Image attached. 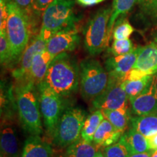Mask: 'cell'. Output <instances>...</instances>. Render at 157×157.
<instances>
[{
	"label": "cell",
	"instance_id": "obj_1",
	"mask_svg": "<svg viewBox=\"0 0 157 157\" xmlns=\"http://www.w3.org/2000/svg\"><path fill=\"white\" fill-rule=\"evenodd\" d=\"M17 113L23 129L30 135L43 132L38 87L29 80H17L14 87Z\"/></svg>",
	"mask_w": 157,
	"mask_h": 157
},
{
	"label": "cell",
	"instance_id": "obj_2",
	"mask_svg": "<svg viewBox=\"0 0 157 157\" xmlns=\"http://www.w3.org/2000/svg\"><path fill=\"white\" fill-rule=\"evenodd\" d=\"M40 84L63 97L71 95L77 90L79 84V66L67 52L58 55L51 62Z\"/></svg>",
	"mask_w": 157,
	"mask_h": 157
},
{
	"label": "cell",
	"instance_id": "obj_3",
	"mask_svg": "<svg viewBox=\"0 0 157 157\" xmlns=\"http://www.w3.org/2000/svg\"><path fill=\"white\" fill-rule=\"evenodd\" d=\"M7 35L11 48L10 67H15L30 41V19L13 0H8Z\"/></svg>",
	"mask_w": 157,
	"mask_h": 157
},
{
	"label": "cell",
	"instance_id": "obj_4",
	"mask_svg": "<svg viewBox=\"0 0 157 157\" xmlns=\"http://www.w3.org/2000/svg\"><path fill=\"white\" fill-rule=\"evenodd\" d=\"M87 112L79 106H66L60 118L52 138V144L60 148H67L82 138V131Z\"/></svg>",
	"mask_w": 157,
	"mask_h": 157
},
{
	"label": "cell",
	"instance_id": "obj_5",
	"mask_svg": "<svg viewBox=\"0 0 157 157\" xmlns=\"http://www.w3.org/2000/svg\"><path fill=\"white\" fill-rule=\"evenodd\" d=\"M110 76L98 60L88 58L79 64V87L82 98L93 101L106 90Z\"/></svg>",
	"mask_w": 157,
	"mask_h": 157
},
{
	"label": "cell",
	"instance_id": "obj_6",
	"mask_svg": "<svg viewBox=\"0 0 157 157\" xmlns=\"http://www.w3.org/2000/svg\"><path fill=\"white\" fill-rule=\"evenodd\" d=\"M72 0H55L42 13V21L39 34L48 42L56 33L75 25Z\"/></svg>",
	"mask_w": 157,
	"mask_h": 157
},
{
	"label": "cell",
	"instance_id": "obj_7",
	"mask_svg": "<svg viewBox=\"0 0 157 157\" xmlns=\"http://www.w3.org/2000/svg\"><path fill=\"white\" fill-rule=\"evenodd\" d=\"M111 14L110 7L99 10L89 20L84 29V48L91 56L101 53L109 46L108 25Z\"/></svg>",
	"mask_w": 157,
	"mask_h": 157
},
{
	"label": "cell",
	"instance_id": "obj_8",
	"mask_svg": "<svg viewBox=\"0 0 157 157\" xmlns=\"http://www.w3.org/2000/svg\"><path fill=\"white\" fill-rule=\"evenodd\" d=\"M39 105L47 134L52 137L65 108L63 96L42 84L38 86Z\"/></svg>",
	"mask_w": 157,
	"mask_h": 157
},
{
	"label": "cell",
	"instance_id": "obj_9",
	"mask_svg": "<svg viewBox=\"0 0 157 157\" xmlns=\"http://www.w3.org/2000/svg\"><path fill=\"white\" fill-rule=\"evenodd\" d=\"M129 99L123 87V81L110 77L106 90L91 102L95 110H119L129 107Z\"/></svg>",
	"mask_w": 157,
	"mask_h": 157
},
{
	"label": "cell",
	"instance_id": "obj_10",
	"mask_svg": "<svg viewBox=\"0 0 157 157\" xmlns=\"http://www.w3.org/2000/svg\"><path fill=\"white\" fill-rule=\"evenodd\" d=\"M157 73V42L151 43L141 48L134 67L124 78L137 79Z\"/></svg>",
	"mask_w": 157,
	"mask_h": 157
},
{
	"label": "cell",
	"instance_id": "obj_11",
	"mask_svg": "<svg viewBox=\"0 0 157 157\" xmlns=\"http://www.w3.org/2000/svg\"><path fill=\"white\" fill-rule=\"evenodd\" d=\"M80 42V36L76 25L56 33L47 42L46 50L56 57L64 52L73 51Z\"/></svg>",
	"mask_w": 157,
	"mask_h": 157
},
{
	"label": "cell",
	"instance_id": "obj_12",
	"mask_svg": "<svg viewBox=\"0 0 157 157\" xmlns=\"http://www.w3.org/2000/svg\"><path fill=\"white\" fill-rule=\"evenodd\" d=\"M47 41L38 34L30 39L28 45L21 57L19 63L12 72V75L16 81L25 77L29 73L34 57L37 54L46 50Z\"/></svg>",
	"mask_w": 157,
	"mask_h": 157
},
{
	"label": "cell",
	"instance_id": "obj_13",
	"mask_svg": "<svg viewBox=\"0 0 157 157\" xmlns=\"http://www.w3.org/2000/svg\"><path fill=\"white\" fill-rule=\"evenodd\" d=\"M142 48H136L128 54L110 57L105 60V68L111 78L121 80L132 69Z\"/></svg>",
	"mask_w": 157,
	"mask_h": 157
},
{
	"label": "cell",
	"instance_id": "obj_14",
	"mask_svg": "<svg viewBox=\"0 0 157 157\" xmlns=\"http://www.w3.org/2000/svg\"><path fill=\"white\" fill-rule=\"evenodd\" d=\"M1 156L3 157H21L17 130L13 119H2L0 132Z\"/></svg>",
	"mask_w": 157,
	"mask_h": 157
},
{
	"label": "cell",
	"instance_id": "obj_15",
	"mask_svg": "<svg viewBox=\"0 0 157 157\" xmlns=\"http://www.w3.org/2000/svg\"><path fill=\"white\" fill-rule=\"evenodd\" d=\"M131 111L135 116L147 115L157 111V83L156 76L140 95L129 101Z\"/></svg>",
	"mask_w": 157,
	"mask_h": 157
},
{
	"label": "cell",
	"instance_id": "obj_16",
	"mask_svg": "<svg viewBox=\"0 0 157 157\" xmlns=\"http://www.w3.org/2000/svg\"><path fill=\"white\" fill-rule=\"evenodd\" d=\"M53 59L54 57L47 50L37 54L34 57L28 74L23 78L33 82L38 87L44 80Z\"/></svg>",
	"mask_w": 157,
	"mask_h": 157
},
{
	"label": "cell",
	"instance_id": "obj_17",
	"mask_svg": "<svg viewBox=\"0 0 157 157\" xmlns=\"http://www.w3.org/2000/svg\"><path fill=\"white\" fill-rule=\"evenodd\" d=\"M53 148L39 135H30L24 143L21 157H52Z\"/></svg>",
	"mask_w": 157,
	"mask_h": 157
},
{
	"label": "cell",
	"instance_id": "obj_18",
	"mask_svg": "<svg viewBox=\"0 0 157 157\" xmlns=\"http://www.w3.org/2000/svg\"><path fill=\"white\" fill-rule=\"evenodd\" d=\"M124 133L115 128L112 124L104 118L94 135L93 143L99 147L105 148L117 143Z\"/></svg>",
	"mask_w": 157,
	"mask_h": 157
},
{
	"label": "cell",
	"instance_id": "obj_19",
	"mask_svg": "<svg viewBox=\"0 0 157 157\" xmlns=\"http://www.w3.org/2000/svg\"><path fill=\"white\" fill-rule=\"evenodd\" d=\"M131 127L146 137L157 133V111L147 115L131 117Z\"/></svg>",
	"mask_w": 157,
	"mask_h": 157
},
{
	"label": "cell",
	"instance_id": "obj_20",
	"mask_svg": "<svg viewBox=\"0 0 157 157\" xmlns=\"http://www.w3.org/2000/svg\"><path fill=\"white\" fill-rule=\"evenodd\" d=\"M121 139L125 143L131 154H139L149 151L146 137L130 127L124 133Z\"/></svg>",
	"mask_w": 157,
	"mask_h": 157
},
{
	"label": "cell",
	"instance_id": "obj_21",
	"mask_svg": "<svg viewBox=\"0 0 157 157\" xmlns=\"http://www.w3.org/2000/svg\"><path fill=\"white\" fill-rule=\"evenodd\" d=\"M17 111L14 87L1 82V118L13 119Z\"/></svg>",
	"mask_w": 157,
	"mask_h": 157
},
{
	"label": "cell",
	"instance_id": "obj_22",
	"mask_svg": "<svg viewBox=\"0 0 157 157\" xmlns=\"http://www.w3.org/2000/svg\"><path fill=\"white\" fill-rule=\"evenodd\" d=\"M98 149L97 145L80 138L66 148L61 157H95Z\"/></svg>",
	"mask_w": 157,
	"mask_h": 157
},
{
	"label": "cell",
	"instance_id": "obj_23",
	"mask_svg": "<svg viewBox=\"0 0 157 157\" xmlns=\"http://www.w3.org/2000/svg\"><path fill=\"white\" fill-rule=\"evenodd\" d=\"M131 110L129 107L119 110H103L101 111L104 118L109 120L118 130L125 132L131 121Z\"/></svg>",
	"mask_w": 157,
	"mask_h": 157
},
{
	"label": "cell",
	"instance_id": "obj_24",
	"mask_svg": "<svg viewBox=\"0 0 157 157\" xmlns=\"http://www.w3.org/2000/svg\"><path fill=\"white\" fill-rule=\"evenodd\" d=\"M104 119V116L101 110H95L86 118L81 137L88 143H93L94 135L100 124Z\"/></svg>",
	"mask_w": 157,
	"mask_h": 157
},
{
	"label": "cell",
	"instance_id": "obj_25",
	"mask_svg": "<svg viewBox=\"0 0 157 157\" xmlns=\"http://www.w3.org/2000/svg\"><path fill=\"white\" fill-rule=\"evenodd\" d=\"M137 0H113V7L111 9V14L108 25V34L111 40L112 33L118 17L121 15H124L132 8Z\"/></svg>",
	"mask_w": 157,
	"mask_h": 157
},
{
	"label": "cell",
	"instance_id": "obj_26",
	"mask_svg": "<svg viewBox=\"0 0 157 157\" xmlns=\"http://www.w3.org/2000/svg\"><path fill=\"white\" fill-rule=\"evenodd\" d=\"M154 75L146 76L137 79L125 80L123 82V87L125 90L129 101H132L146 89L151 83Z\"/></svg>",
	"mask_w": 157,
	"mask_h": 157
},
{
	"label": "cell",
	"instance_id": "obj_27",
	"mask_svg": "<svg viewBox=\"0 0 157 157\" xmlns=\"http://www.w3.org/2000/svg\"><path fill=\"white\" fill-rule=\"evenodd\" d=\"M11 58V48L7 35V31H0V60H1V64L10 67Z\"/></svg>",
	"mask_w": 157,
	"mask_h": 157
},
{
	"label": "cell",
	"instance_id": "obj_28",
	"mask_svg": "<svg viewBox=\"0 0 157 157\" xmlns=\"http://www.w3.org/2000/svg\"><path fill=\"white\" fill-rule=\"evenodd\" d=\"M135 29L127 19L121 20L115 23L113 31V37L115 40H122L129 39Z\"/></svg>",
	"mask_w": 157,
	"mask_h": 157
},
{
	"label": "cell",
	"instance_id": "obj_29",
	"mask_svg": "<svg viewBox=\"0 0 157 157\" xmlns=\"http://www.w3.org/2000/svg\"><path fill=\"white\" fill-rule=\"evenodd\" d=\"M103 152L105 157H129L131 155L125 143L121 138L115 144L105 147Z\"/></svg>",
	"mask_w": 157,
	"mask_h": 157
},
{
	"label": "cell",
	"instance_id": "obj_30",
	"mask_svg": "<svg viewBox=\"0 0 157 157\" xmlns=\"http://www.w3.org/2000/svg\"><path fill=\"white\" fill-rule=\"evenodd\" d=\"M132 41L129 39L122 40H114L112 46L110 49V52L113 56H119L128 54L134 50Z\"/></svg>",
	"mask_w": 157,
	"mask_h": 157
},
{
	"label": "cell",
	"instance_id": "obj_31",
	"mask_svg": "<svg viewBox=\"0 0 157 157\" xmlns=\"http://www.w3.org/2000/svg\"><path fill=\"white\" fill-rule=\"evenodd\" d=\"M8 15V0H0V31L7 29Z\"/></svg>",
	"mask_w": 157,
	"mask_h": 157
},
{
	"label": "cell",
	"instance_id": "obj_32",
	"mask_svg": "<svg viewBox=\"0 0 157 157\" xmlns=\"http://www.w3.org/2000/svg\"><path fill=\"white\" fill-rule=\"evenodd\" d=\"M13 1L30 19L29 16L33 11V0H13Z\"/></svg>",
	"mask_w": 157,
	"mask_h": 157
},
{
	"label": "cell",
	"instance_id": "obj_33",
	"mask_svg": "<svg viewBox=\"0 0 157 157\" xmlns=\"http://www.w3.org/2000/svg\"><path fill=\"white\" fill-rule=\"evenodd\" d=\"M54 1L55 0H37L36 3L33 7V11L36 15L42 14L47 7Z\"/></svg>",
	"mask_w": 157,
	"mask_h": 157
},
{
	"label": "cell",
	"instance_id": "obj_34",
	"mask_svg": "<svg viewBox=\"0 0 157 157\" xmlns=\"http://www.w3.org/2000/svg\"><path fill=\"white\" fill-rule=\"evenodd\" d=\"M149 150H157V133L151 136L146 137Z\"/></svg>",
	"mask_w": 157,
	"mask_h": 157
},
{
	"label": "cell",
	"instance_id": "obj_35",
	"mask_svg": "<svg viewBox=\"0 0 157 157\" xmlns=\"http://www.w3.org/2000/svg\"><path fill=\"white\" fill-rule=\"evenodd\" d=\"M104 0H76L78 4L82 6H84V7L95 5L96 4L101 3Z\"/></svg>",
	"mask_w": 157,
	"mask_h": 157
},
{
	"label": "cell",
	"instance_id": "obj_36",
	"mask_svg": "<svg viewBox=\"0 0 157 157\" xmlns=\"http://www.w3.org/2000/svg\"><path fill=\"white\" fill-rule=\"evenodd\" d=\"M154 152V150H149L146 152L131 154L129 157H151L153 153Z\"/></svg>",
	"mask_w": 157,
	"mask_h": 157
},
{
	"label": "cell",
	"instance_id": "obj_37",
	"mask_svg": "<svg viewBox=\"0 0 157 157\" xmlns=\"http://www.w3.org/2000/svg\"><path fill=\"white\" fill-rule=\"evenodd\" d=\"M149 5L155 11H157V0H149Z\"/></svg>",
	"mask_w": 157,
	"mask_h": 157
},
{
	"label": "cell",
	"instance_id": "obj_38",
	"mask_svg": "<svg viewBox=\"0 0 157 157\" xmlns=\"http://www.w3.org/2000/svg\"><path fill=\"white\" fill-rule=\"evenodd\" d=\"M95 157H105V155H104L103 152L102 151H98Z\"/></svg>",
	"mask_w": 157,
	"mask_h": 157
},
{
	"label": "cell",
	"instance_id": "obj_39",
	"mask_svg": "<svg viewBox=\"0 0 157 157\" xmlns=\"http://www.w3.org/2000/svg\"><path fill=\"white\" fill-rule=\"evenodd\" d=\"M151 157H157V150L154 151V152L153 153Z\"/></svg>",
	"mask_w": 157,
	"mask_h": 157
},
{
	"label": "cell",
	"instance_id": "obj_40",
	"mask_svg": "<svg viewBox=\"0 0 157 157\" xmlns=\"http://www.w3.org/2000/svg\"><path fill=\"white\" fill-rule=\"evenodd\" d=\"M154 40H155V42H157V32L156 35H155V37H154Z\"/></svg>",
	"mask_w": 157,
	"mask_h": 157
},
{
	"label": "cell",
	"instance_id": "obj_41",
	"mask_svg": "<svg viewBox=\"0 0 157 157\" xmlns=\"http://www.w3.org/2000/svg\"><path fill=\"white\" fill-rule=\"evenodd\" d=\"M37 0H33V7H34V6L35 5V4L36 3Z\"/></svg>",
	"mask_w": 157,
	"mask_h": 157
},
{
	"label": "cell",
	"instance_id": "obj_42",
	"mask_svg": "<svg viewBox=\"0 0 157 157\" xmlns=\"http://www.w3.org/2000/svg\"><path fill=\"white\" fill-rule=\"evenodd\" d=\"M155 76H156V83H157V74Z\"/></svg>",
	"mask_w": 157,
	"mask_h": 157
},
{
	"label": "cell",
	"instance_id": "obj_43",
	"mask_svg": "<svg viewBox=\"0 0 157 157\" xmlns=\"http://www.w3.org/2000/svg\"><path fill=\"white\" fill-rule=\"evenodd\" d=\"M1 157H3V156H1Z\"/></svg>",
	"mask_w": 157,
	"mask_h": 157
}]
</instances>
